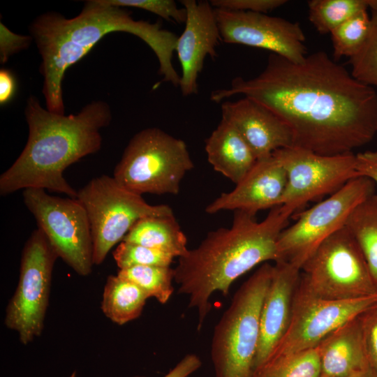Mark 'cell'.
<instances>
[{
	"instance_id": "cell-25",
	"label": "cell",
	"mask_w": 377,
	"mask_h": 377,
	"mask_svg": "<svg viewBox=\"0 0 377 377\" xmlns=\"http://www.w3.org/2000/svg\"><path fill=\"white\" fill-rule=\"evenodd\" d=\"M319 345L315 348L268 360L253 377H320Z\"/></svg>"
},
{
	"instance_id": "cell-15",
	"label": "cell",
	"mask_w": 377,
	"mask_h": 377,
	"mask_svg": "<svg viewBox=\"0 0 377 377\" xmlns=\"http://www.w3.org/2000/svg\"><path fill=\"white\" fill-rule=\"evenodd\" d=\"M186 13L175 52L182 68L179 87L184 96L198 93V77L207 56L214 59L221 36L214 8L208 1H180Z\"/></svg>"
},
{
	"instance_id": "cell-18",
	"label": "cell",
	"mask_w": 377,
	"mask_h": 377,
	"mask_svg": "<svg viewBox=\"0 0 377 377\" xmlns=\"http://www.w3.org/2000/svg\"><path fill=\"white\" fill-rule=\"evenodd\" d=\"M221 108V118L237 129L257 159L293 147L292 134L286 124L258 102L243 97L235 101H224Z\"/></svg>"
},
{
	"instance_id": "cell-22",
	"label": "cell",
	"mask_w": 377,
	"mask_h": 377,
	"mask_svg": "<svg viewBox=\"0 0 377 377\" xmlns=\"http://www.w3.org/2000/svg\"><path fill=\"white\" fill-rule=\"evenodd\" d=\"M148 298L133 282L117 274L110 275L104 286L101 309L112 323L121 325L141 315Z\"/></svg>"
},
{
	"instance_id": "cell-26",
	"label": "cell",
	"mask_w": 377,
	"mask_h": 377,
	"mask_svg": "<svg viewBox=\"0 0 377 377\" xmlns=\"http://www.w3.org/2000/svg\"><path fill=\"white\" fill-rule=\"evenodd\" d=\"M117 275L127 279L144 291L148 297L166 304L174 292L175 271L165 266H135L119 269Z\"/></svg>"
},
{
	"instance_id": "cell-32",
	"label": "cell",
	"mask_w": 377,
	"mask_h": 377,
	"mask_svg": "<svg viewBox=\"0 0 377 377\" xmlns=\"http://www.w3.org/2000/svg\"><path fill=\"white\" fill-rule=\"evenodd\" d=\"M214 8L235 12L267 13L283 4L286 0H212Z\"/></svg>"
},
{
	"instance_id": "cell-7",
	"label": "cell",
	"mask_w": 377,
	"mask_h": 377,
	"mask_svg": "<svg viewBox=\"0 0 377 377\" xmlns=\"http://www.w3.org/2000/svg\"><path fill=\"white\" fill-rule=\"evenodd\" d=\"M90 223L93 261L101 265L109 251L119 244L140 219L175 216L167 205H150L141 195L124 188L105 175L89 181L77 191Z\"/></svg>"
},
{
	"instance_id": "cell-4",
	"label": "cell",
	"mask_w": 377,
	"mask_h": 377,
	"mask_svg": "<svg viewBox=\"0 0 377 377\" xmlns=\"http://www.w3.org/2000/svg\"><path fill=\"white\" fill-rule=\"evenodd\" d=\"M27 142L18 158L0 176V195L20 189L43 188L77 198L64 177V170L101 147L100 130L112 119L109 105L94 101L76 114L65 115L43 108L37 98L27 102Z\"/></svg>"
},
{
	"instance_id": "cell-23",
	"label": "cell",
	"mask_w": 377,
	"mask_h": 377,
	"mask_svg": "<svg viewBox=\"0 0 377 377\" xmlns=\"http://www.w3.org/2000/svg\"><path fill=\"white\" fill-rule=\"evenodd\" d=\"M346 227L362 252L377 290V194L371 195L353 209Z\"/></svg>"
},
{
	"instance_id": "cell-13",
	"label": "cell",
	"mask_w": 377,
	"mask_h": 377,
	"mask_svg": "<svg viewBox=\"0 0 377 377\" xmlns=\"http://www.w3.org/2000/svg\"><path fill=\"white\" fill-rule=\"evenodd\" d=\"M376 303L377 294L346 301L320 298L309 291L300 278L288 330L268 360L318 346L341 325Z\"/></svg>"
},
{
	"instance_id": "cell-16",
	"label": "cell",
	"mask_w": 377,
	"mask_h": 377,
	"mask_svg": "<svg viewBox=\"0 0 377 377\" xmlns=\"http://www.w3.org/2000/svg\"><path fill=\"white\" fill-rule=\"evenodd\" d=\"M286 182V172L273 155L258 159L235 188L221 193L205 212L243 211L256 216L259 211L281 205Z\"/></svg>"
},
{
	"instance_id": "cell-17",
	"label": "cell",
	"mask_w": 377,
	"mask_h": 377,
	"mask_svg": "<svg viewBox=\"0 0 377 377\" xmlns=\"http://www.w3.org/2000/svg\"><path fill=\"white\" fill-rule=\"evenodd\" d=\"M300 278L301 270L293 265L282 260L274 263L261 309L254 374L268 360L288 330Z\"/></svg>"
},
{
	"instance_id": "cell-14",
	"label": "cell",
	"mask_w": 377,
	"mask_h": 377,
	"mask_svg": "<svg viewBox=\"0 0 377 377\" xmlns=\"http://www.w3.org/2000/svg\"><path fill=\"white\" fill-rule=\"evenodd\" d=\"M221 40L269 50L293 62L307 56L306 37L297 22L266 13L214 8Z\"/></svg>"
},
{
	"instance_id": "cell-6",
	"label": "cell",
	"mask_w": 377,
	"mask_h": 377,
	"mask_svg": "<svg viewBox=\"0 0 377 377\" xmlns=\"http://www.w3.org/2000/svg\"><path fill=\"white\" fill-rule=\"evenodd\" d=\"M194 168L186 142L156 127L135 134L113 171V177L137 194L177 195Z\"/></svg>"
},
{
	"instance_id": "cell-12",
	"label": "cell",
	"mask_w": 377,
	"mask_h": 377,
	"mask_svg": "<svg viewBox=\"0 0 377 377\" xmlns=\"http://www.w3.org/2000/svg\"><path fill=\"white\" fill-rule=\"evenodd\" d=\"M272 155L287 176L281 205L293 215L309 202L330 195L351 179L360 177L353 152L322 155L290 147L278 149Z\"/></svg>"
},
{
	"instance_id": "cell-27",
	"label": "cell",
	"mask_w": 377,
	"mask_h": 377,
	"mask_svg": "<svg viewBox=\"0 0 377 377\" xmlns=\"http://www.w3.org/2000/svg\"><path fill=\"white\" fill-rule=\"evenodd\" d=\"M370 25V15L367 10H364L334 29L330 33L334 60L355 55L368 37Z\"/></svg>"
},
{
	"instance_id": "cell-19",
	"label": "cell",
	"mask_w": 377,
	"mask_h": 377,
	"mask_svg": "<svg viewBox=\"0 0 377 377\" xmlns=\"http://www.w3.org/2000/svg\"><path fill=\"white\" fill-rule=\"evenodd\" d=\"M359 316L319 344L320 377H348L369 368Z\"/></svg>"
},
{
	"instance_id": "cell-36",
	"label": "cell",
	"mask_w": 377,
	"mask_h": 377,
	"mask_svg": "<svg viewBox=\"0 0 377 377\" xmlns=\"http://www.w3.org/2000/svg\"><path fill=\"white\" fill-rule=\"evenodd\" d=\"M16 91V80L13 73L6 68L0 71V105H5L14 97Z\"/></svg>"
},
{
	"instance_id": "cell-2",
	"label": "cell",
	"mask_w": 377,
	"mask_h": 377,
	"mask_svg": "<svg viewBox=\"0 0 377 377\" xmlns=\"http://www.w3.org/2000/svg\"><path fill=\"white\" fill-rule=\"evenodd\" d=\"M123 31L143 40L156 54L163 82L179 87L180 75L172 57L177 37L159 22L135 20L125 8L106 4L103 0L87 1L81 13L71 19L59 13L38 17L30 26L42 57L40 72L44 78L43 93L47 110L64 114L62 81L66 71L80 61L107 34Z\"/></svg>"
},
{
	"instance_id": "cell-21",
	"label": "cell",
	"mask_w": 377,
	"mask_h": 377,
	"mask_svg": "<svg viewBox=\"0 0 377 377\" xmlns=\"http://www.w3.org/2000/svg\"><path fill=\"white\" fill-rule=\"evenodd\" d=\"M122 241L159 250L178 258L188 250L187 238L175 216L141 219L132 226Z\"/></svg>"
},
{
	"instance_id": "cell-3",
	"label": "cell",
	"mask_w": 377,
	"mask_h": 377,
	"mask_svg": "<svg viewBox=\"0 0 377 377\" xmlns=\"http://www.w3.org/2000/svg\"><path fill=\"white\" fill-rule=\"evenodd\" d=\"M234 212L230 227L209 232L174 268L178 293L187 295L188 307L198 311V330L211 310L214 293L228 295L239 277L261 263L277 260L279 237L293 215L283 205L271 209L261 221L248 212Z\"/></svg>"
},
{
	"instance_id": "cell-30",
	"label": "cell",
	"mask_w": 377,
	"mask_h": 377,
	"mask_svg": "<svg viewBox=\"0 0 377 377\" xmlns=\"http://www.w3.org/2000/svg\"><path fill=\"white\" fill-rule=\"evenodd\" d=\"M106 4L134 8L147 10L170 22L185 23L186 13L184 7L179 8L173 0H103Z\"/></svg>"
},
{
	"instance_id": "cell-29",
	"label": "cell",
	"mask_w": 377,
	"mask_h": 377,
	"mask_svg": "<svg viewBox=\"0 0 377 377\" xmlns=\"http://www.w3.org/2000/svg\"><path fill=\"white\" fill-rule=\"evenodd\" d=\"M112 255L119 269L135 266L170 267L175 258L163 251L124 241L118 244Z\"/></svg>"
},
{
	"instance_id": "cell-38",
	"label": "cell",
	"mask_w": 377,
	"mask_h": 377,
	"mask_svg": "<svg viewBox=\"0 0 377 377\" xmlns=\"http://www.w3.org/2000/svg\"><path fill=\"white\" fill-rule=\"evenodd\" d=\"M70 377H77V376L76 371H74V372L70 376Z\"/></svg>"
},
{
	"instance_id": "cell-9",
	"label": "cell",
	"mask_w": 377,
	"mask_h": 377,
	"mask_svg": "<svg viewBox=\"0 0 377 377\" xmlns=\"http://www.w3.org/2000/svg\"><path fill=\"white\" fill-rule=\"evenodd\" d=\"M375 183L360 176L309 209L295 214L277 242L278 259L301 270L306 261L329 237L346 226L353 209L375 193Z\"/></svg>"
},
{
	"instance_id": "cell-11",
	"label": "cell",
	"mask_w": 377,
	"mask_h": 377,
	"mask_svg": "<svg viewBox=\"0 0 377 377\" xmlns=\"http://www.w3.org/2000/svg\"><path fill=\"white\" fill-rule=\"evenodd\" d=\"M22 195L38 228L58 257L79 275L91 274L94 265L92 237L87 212L80 200L51 195L36 188L24 189Z\"/></svg>"
},
{
	"instance_id": "cell-35",
	"label": "cell",
	"mask_w": 377,
	"mask_h": 377,
	"mask_svg": "<svg viewBox=\"0 0 377 377\" xmlns=\"http://www.w3.org/2000/svg\"><path fill=\"white\" fill-rule=\"evenodd\" d=\"M201 365V360L197 355L188 354L163 377H188L189 375L200 369Z\"/></svg>"
},
{
	"instance_id": "cell-31",
	"label": "cell",
	"mask_w": 377,
	"mask_h": 377,
	"mask_svg": "<svg viewBox=\"0 0 377 377\" xmlns=\"http://www.w3.org/2000/svg\"><path fill=\"white\" fill-rule=\"evenodd\" d=\"M359 319L369 367L377 376V303L364 311Z\"/></svg>"
},
{
	"instance_id": "cell-1",
	"label": "cell",
	"mask_w": 377,
	"mask_h": 377,
	"mask_svg": "<svg viewBox=\"0 0 377 377\" xmlns=\"http://www.w3.org/2000/svg\"><path fill=\"white\" fill-rule=\"evenodd\" d=\"M242 95L263 105L290 129L293 147L337 155L371 142L377 134V92L360 82L324 51L299 63L270 53L256 77H236L213 91L221 103Z\"/></svg>"
},
{
	"instance_id": "cell-8",
	"label": "cell",
	"mask_w": 377,
	"mask_h": 377,
	"mask_svg": "<svg viewBox=\"0 0 377 377\" xmlns=\"http://www.w3.org/2000/svg\"><path fill=\"white\" fill-rule=\"evenodd\" d=\"M301 282L314 295L330 300L377 294L362 252L346 226L326 239L306 261Z\"/></svg>"
},
{
	"instance_id": "cell-28",
	"label": "cell",
	"mask_w": 377,
	"mask_h": 377,
	"mask_svg": "<svg viewBox=\"0 0 377 377\" xmlns=\"http://www.w3.org/2000/svg\"><path fill=\"white\" fill-rule=\"evenodd\" d=\"M370 30L360 49L349 62L351 75L357 80L371 87H377V0H369Z\"/></svg>"
},
{
	"instance_id": "cell-5",
	"label": "cell",
	"mask_w": 377,
	"mask_h": 377,
	"mask_svg": "<svg viewBox=\"0 0 377 377\" xmlns=\"http://www.w3.org/2000/svg\"><path fill=\"white\" fill-rule=\"evenodd\" d=\"M273 265H262L239 287L214 327L211 359L215 377H253L263 300Z\"/></svg>"
},
{
	"instance_id": "cell-10",
	"label": "cell",
	"mask_w": 377,
	"mask_h": 377,
	"mask_svg": "<svg viewBox=\"0 0 377 377\" xmlns=\"http://www.w3.org/2000/svg\"><path fill=\"white\" fill-rule=\"evenodd\" d=\"M59 258L45 235L37 228L22 253L17 286L6 310V326L27 345L43 330L52 272Z\"/></svg>"
},
{
	"instance_id": "cell-24",
	"label": "cell",
	"mask_w": 377,
	"mask_h": 377,
	"mask_svg": "<svg viewBox=\"0 0 377 377\" xmlns=\"http://www.w3.org/2000/svg\"><path fill=\"white\" fill-rule=\"evenodd\" d=\"M369 0H311L309 19L320 34L331 33L344 22L367 10Z\"/></svg>"
},
{
	"instance_id": "cell-37",
	"label": "cell",
	"mask_w": 377,
	"mask_h": 377,
	"mask_svg": "<svg viewBox=\"0 0 377 377\" xmlns=\"http://www.w3.org/2000/svg\"><path fill=\"white\" fill-rule=\"evenodd\" d=\"M348 377H377L370 368Z\"/></svg>"
},
{
	"instance_id": "cell-34",
	"label": "cell",
	"mask_w": 377,
	"mask_h": 377,
	"mask_svg": "<svg viewBox=\"0 0 377 377\" xmlns=\"http://www.w3.org/2000/svg\"><path fill=\"white\" fill-rule=\"evenodd\" d=\"M356 169L360 176L377 184V151H367L355 154Z\"/></svg>"
},
{
	"instance_id": "cell-20",
	"label": "cell",
	"mask_w": 377,
	"mask_h": 377,
	"mask_svg": "<svg viewBox=\"0 0 377 377\" xmlns=\"http://www.w3.org/2000/svg\"><path fill=\"white\" fill-rule=\"evenodd\" d=\"M205 149L214 170L235 185L258 161L237 129L223 118L206 139Z\"/></svg>"
},
{
	"instance_id": "cell-33",
	"label": "cell",
	"mask_w": 377,
	"mask_h": 377,
	"mask_svg": "<svg viewBox=\"0 0 377 377\" xmlns=\"http://www.w3.org/2000/svg\"><path fill=\"white\" fill-rule=\"evenodd\" d=\"M1 62L5 63L13 54L29 47L31 37L17 35L1 22L0 26Z\"/></svg>"
}]
</instances>
